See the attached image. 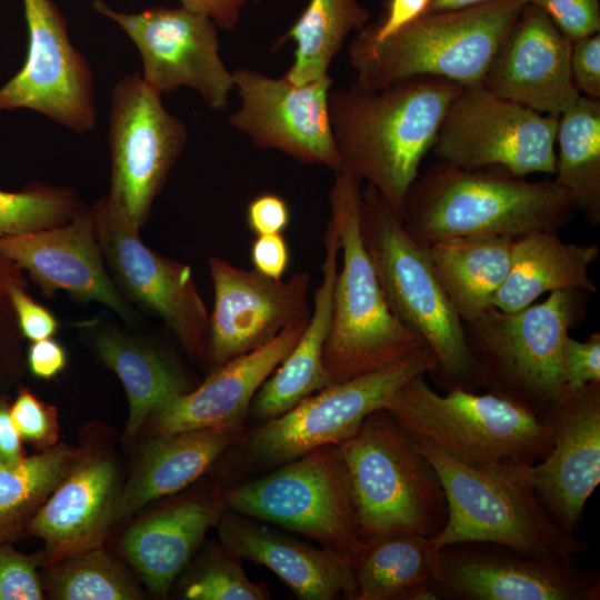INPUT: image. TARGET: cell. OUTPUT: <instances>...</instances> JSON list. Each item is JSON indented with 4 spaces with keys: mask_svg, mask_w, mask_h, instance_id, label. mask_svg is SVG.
<instances>
[{
    "mask_svg": "<svg viewBox=\"0 0 600 600\" xmlns=\"http://www.w3.org/2000/svg\"><path fill=\"white\" fill-rule=\"evenodd\" d=\"M574 212L554 180L532 182L437 161L409 188L401 219L412 239L429 247L461 236L559 230Z\"/></svg>",
    "mask_w": 600,
    "mask_h": 600,
    "instance_id": "cell-2",
    "label": "cell"
},
{
    "mask_svg": "<svg viewBox=\"0 0 600 600\" xmlns=\"http://www.w3.org/2000/svg\"><path fill=\"white\" fill-rule=\"evenodd\" d=\"M596 243L564 242L558 230H541L514 238L508 274L492 306L511 312L553 291L596 293L590 268L599 257Z\"/></svg>",
    "mask_w": 600,
    "mask_h": 600,
    "instance_id": "cell-30",
    "label": "cell"
},
{
    "mask_svg": "<svg viewBox=\"0 0 600 600\" xmlns=\"http://www.w3.org/2000/svg\"><path fill=\"white\" fill-rule=\"evenodd\" d=\"M513 241L510 236L476 234L428 247L434 273L462 322L493 307L510 268Z\"/></svg>",
    "mask_w": 600,
    "mask_h": 600,
    "instance_id": "cell-31",
    "label": "cell"
},
{
    "mask_svg": "<svg viewBox=\"0 0 600 600\" xmlns=\"http://www.w3.org/2000/svg\"><path fill=\"white\" fill-rule=\"evenodd\" d=\"M570 68L580 94L600 100V33L572 42Z\"/></svg>",
    "mask_w": 600,
    "mask_h": 600,
    "instance_id": "cell-44",
    "label": "cell"
},
{
    "mask_svg": "<svg viewBox=\"0 0 600 600\" xmlns=\"http://www.w3.org/2000/svg\"><path fill=\"white\" fill-rule=\"evenodd\" d=\"M431 0H388L380 21L366 24L362 34L373 41H382L422 16Z\"/></svg>",
    "mask_w": 600,
    "mask_h": 600,
    "instance_id": "cell-46",
    "label": "cell"
},
{
    "mask_svg": "<svg viewBox=\"0 0 600 600\" xmlns=\"http://www.w3.org/2000/svg\"><path fill=\"white\" fill-rule=\"evenodd\" d=\"M208 267L214 290L206 362L210 371L310 318L308 272L277 280L219 257H210Z\"/></svg>",
    "mask_w": 600,
    "mask_h": 600,
    "instance_id": "cell-19",
    "label": "cell"
},
{
    "mask_svg": "<svg viewBox=\"0 0 600 600\" xmlns=\"http://www.w3.org/2000/svg\"><path fill=\"white\" fill-rule=\"evenodd\" d=\"M338 447L361 540L399 533L434 538L440 533L448 518L440 478L386 409L370 413Z\"/></svg>",
    "mask_w": 600,
    "mask_h": 600,
    "instance_id": "cell-8",
    "label": "cell"
},
{
    "mask_svg": "<svg viewBox=\"0 0 600 600\" xmlns=\"http://www.w3.org/2000/svg\"><path fill=\"white\" fill-rule=\"evenodd\" d=\"M308 320L210 371L199 387L164 404L149 419L154 433L243 424L257 391L296 346Z\"/></svg>",
    "mask_w": 600,
    "mask_h": 600,
    "instance_id": "cell-23",
    "label": "cell"
},
{
    "mask_svg": "<svg viewBox=\"0 0 600 600\" xmlns=\"http://www.w3.org/2000/svg\"><path fill=\"white\" fill-rule=\"evenodd\" d=\"M10 416L22 440L42 451L57 446L59 440L57 408L43 402L30 390L19 391L10 406Z\"/></svg>",
    "mask_w": 600,
    "mask_h": 600,
    "instance_id": "cell-39",
    "label": "cell"
},
{
    "mask_svg": "<svg viewBox=\"0 0 600 600\" xmlns=\"http://www.w3.org/2000/svg\"><path fill=\"white\" fill-rule=\"evenodd\" d=\"M361 183L339 172L329 193L330 221L339 233L342 251L323 350L330 384L399 363L427 346L384 300L361 238Z\"/></svg>",
    "mask_w": 600,
    "mask_h": 600,
    "instance_id": "cell-6",
    "label": "cell"
},
{
    "mask_svg": "<svg viewBox=\"0 0 600 600\" xmlns=\"http://www.w3.org/2000/svg\"><path fill=\"white\" fill-rule=\"evenodd\" d=\"M528 2L540 8L572 42L600 31L598 0H528Z\"/></svg>",
    "mask_w": 600,
    "mask_h": 600,
    "instance_id": "cell-41",
    "label": "cell"
},
{
    "mask_svg": "<svg viewBox=\"0 0 600 600\" xmlns=\"http://www.w3.org/2000/svg\"><path fill=\"white\" fill-rule=\"evenodd\" d=\"M91 209L107 268L119 291L139 311L158 316L190 357L207 362L210 313L191 268L144 244L140 230L101 199Z\"/></svg>",
    "mask_w": 600,
    "mask_h": 600,
    "instance_id": "cell-14",
    "label": "cell"
},
{
    "mask_svg": "<svg viewBox=\"0 0 600 600\" xmlns=\"http://www.w3.org/2000/svg\"><path fill=\"white\" fill-rule=\"evenodd\" d=\"M432 588L439 600H599L600 574L577 561L460 542L437 549Z\"/></svg>",
    "mask_w": 600,
    "mask_h": 600,
    "instance_id": "cell-15",
    "label": "cell"
},
{
    "mask_svg": "<svg viewBox=\"0 0 600 600\" xmlns=\"http://www.w3.org/2000/svg\"><path fill=\"white\" fill-rule=\"evenodd\" d=\"M571 47L550 18L527 2L482 86L498 97L559 117L581 96L571 74Z\"/></svg>",
    "mask_w": 600,
    "mask_h": 600,
    "instance_id": "cell-22",
    "label": "cell"
},
{
    "mask_svg": "<svg viewBox=\"0 0 600 600\" xmlns=\"http://www.w3.org/2000/svg\"><path fill=\"white\" fill-rule=\"evenodd\" d=\"M322 279L313 296L308 323L288 356L257 391L250 410L260 421L277 418L302 400L328 387L323 350L332 313V298L341 250L339 233L329 220L323 237Z\"/></svg>",
    "mask_w": 600,
    "mask_h": 600,
    "instance_id": "cell-28",
    "label": "cell"
},
{
    "mask_svg": "<svg viewBox=\"0 0 600 600\" xmlns=\"http://www.w3.org/2000/svg\"><path fill=\"white\" fill-rule=\"evenodd\" d=\"M97 12L118 23L136 44L142 79L159 93L187 86L213 110H222L234 87L222 62L214 22L183 7H151L138 12L117 11L101 0Z\"/></svg>",
    "mask_w": 600,
    "mask_h": 600,
    "instance_id": "cell-16",
    "label": "cell"
},
{
    "mask_svg": "<svg viewBox=\"0 0 600 600\" xmlns=\"http://www.w3.org/2000/svg\"><path fill=\"white\" fill-rule=\"evenodd\" d=\"M27 363L36 378L51 380L66 369L68 353L53 338L32 341L27 351Z\"/></svg>",
    "mask_w": 600,
    "mask_h": 600,
    "instance_id": "cell-48",
    "label": "cell"
},
{
    "mask_svg": "<svg viewBox=\"0 0 600 600\" xmlns=\"http://www.w3.org/2000/svg\"><path fill=\"white\" fill-rule=\"evenodd\" d=\"M369 11L358 0H309L274 49L286 41L296 44L293 62L284 77L296 84L324 78L331 61L352 30H361Z\"/></svg>",
    "mask_w": 600,
    "mask_h": 600,
    "instance_id": "cell-34",
    "label": "cell"
},
{
    "mask_svg": "<svg viewBox=\"0 0 600 600\" xmlns=\"http://www.w3.org/2000/svg\"><path fill=\"white\" fill-rule=\"evenodd\" d=\"M0 256L27 271L46 296L63 291L76 301L103 304L131 328L140 324V311L109 273L91 207L60 226L0 237Z\"/></svg>",
    "mask_w": 600,
    "mask_h": 600,
    "instance_id": "cell-20",
    "label": "cell"
},
{
    "mask_svg": "<svg viewBox=\"0 0 600 600\" xmlns=\"http://www.w3.org/2000/svg\"><path fill=\"white\" fill-rule=\"evenodd\" d=\"M437 357L426 346L379 371L331 383L286 413L263 422L249 438L250 453L264 463H284L318 447L351 437L373 411L383 409L410 379L432 374Z\"/></svg>",
    "mask_w": 600,
    "mask_h": 600,
    "instance_id": "cell-13",
    "label": "cell"
},
{
    "mask_svg": "<svg viewBox=\"0 0 600 600\" xmlns=\"http://www.w3.org/2000/svg\"><path fill=\"white\" fill-rule=\"evenodd\" d=\"M77 327L98 359L123 384L128 436H134L156 411L191 390L180 364L154 339L101 318L82 320Z\"/></svg>",
    "mask_w": 600,
    "mask_h": 600,
    "instance_id": "cell-26",
    "label": "cell"
},
{
    "mask_svg": "<svg viewBox=\"0 0 600 600\" xmlns=\"http://www.w3.org/2000/svg\"><path fill=\"white\" fill-rule=\"evenodd\" d=\"M250 259L259 273L280 280L290 262V251L282 233L256 236L251 243Z\"/></svg>",
    "mask_w": 600,
    "mask_h": 600,
    "instance_id": "cell-47",
    "label": "cell"
},
{
    "mask_svg": "<svg viewBox=\"0 0 600 600\" xmlns=\"http://www.w3.org/2000/svg\"><path fill=\"white\" fill-rule=\"evenodd\" d=\"M227 510L221 491L177 501L129 528L121 540L123 554L147 588L164 597Z\"/></svg>",
    "mask_w": 600,
    "mask_h": 600,
    "instance_id": "cell-27",
    "label": "cell"
},
{
    "mask_svg": "<svg viewBox=\"0 0 600 600\" xmlns=\"http://www.w3.org/2000/svg\"><path fill=\"white\" fill-rule=\"evenodd\" d=\"M360 232L389 309L437 357L434 382L444 392L481 388L463 322L434 273L428 247L412 239L370 184L361 193Z\"/></svg>",
    "mask_w": 600,
    "mask_h": 600,
    "instance_id": "cell-3",
    "label": "cell"
},
{
    "mask_svg": "<svg viewBox=\"0 0 600 600\" xmlns=\"http://www.w3.org/2000/svg\"><path fill=\"white\" fill-rule=\"evenodd\" d=\"M187 139L184 123L167 111L161 93L139 73L123 76L111 93L110 184L100 198L106 207L140 230Z\"/></svg>",
    "mask_w": 600,
    "mask_h": 600,
    "instance_id": "cell-11",
    "label": "cell"
},
{
    "mask_svg": "<svg viewBox=\"0 0 600 600\" xmlns=\"http://www.w3.org/2000/svg\"><path fill=\"white\" fill-rule=\"evenodd\" d=\"M488 0H431L426 12L462 8Z\"/></svg>",
    "mask_w": 600,
    "mask_h": 600,
    "instance_id": "cell-52",
    "label": "cell"
},
{
    "mask_svg": "<svg viewBox=\"0 0 600 600\" xmlns=\"http://www.w3.org/2000/svg\"><path fill=\"white\" fill-rule=\"evenodd\" d=\"M189 573L182 594L189 600H268L267 586L249 579L242 558L219 542Z\"/></svg>",
    "mask_w": 600,
    "mask_h": 600,
    "instance_id": "cell-38",
    "label": "cell"
},
{
    "mask_svg": "<svg viewBox=\"0 0 600 600\" xmlns=\"http://www.w3.org/2000/svg\"><path fill=\"white\" fill-rule=\"evenodd\" d=\"M242 437L243 424L156 434L120 492L116 521L153 500L181 491Z\"/></svg>",
    "mask_w": 600,
    "mask_h": 600,
    "instance_id": "cell-29",
    "label": "cell"
},
{
    "mask_svg": "<svg viewBox=\"0 0 600 600\" xmlns=\"http://www.w3.org/2000/svg\"><path fill=\"white\" fill-rule=\"evenodd\" d=\"M43 588L60 600L142 599V592L102 546L51 562Z\"/></svg>",
    "mask_w": 600,
    "mask_h": 600,
    "instance_id": "cell-36",
    "label": "cell"
},
{
    "mask_svg": "<svg viewBox=\"0 0 600 600\" xmlns=\"http://www.w3.org/2000/svg\"><path fill=\"white\" fill-rule=\"evenodd\" d=\"M552 447L521 471L557 524L577 534L584 504L600 482V382L567 389L541 416Z\"/></svg>",
    "mask_w": 600,
    "mask_h": 600,
    "instance_id": "cell-21",
    "label": "cell"
},
{
    "mask_svg": "<svg viewBox=\"0 0 600 600\" xmlns=\"http://www.w3.org/2000/svg\"><path fill=\"white\" fill-rule=\"evenodd\" d=\"M558 117L498 97L482 84L461 86L438 131V161L467 170L502 167L513 177L556 171Z\"/></svg>",
    "mask_w": 600,
    "mask_h": 600,
    "instance_id": "cell-12",
    "label": "cell"
},
{
    "mask_svg": "<svg viewBox=\"0 0 600 600\" xmlns=\"http://www.w3.org/2000/svg\"><path fill=\"white\" fill-rule=\"evenodd\" d=\"M228 510L274 523L350 559L360 547L338 444L318 447L261 478L221 490Z\"/></svg>",
    "mask_w": 600,
    "mask_h": 600,
    "instance_id": "cell-10",
    "label": "cell"
},
{
    "mask_svg": "<svg viewBox=\"0 0 600 600\" xmlns=\"http://www.w3.org/2000/svg\"><path fill=\"white\" fill-rule=\"evenodd\" d=\"M554 182L591 227L600 223V100L580 96L557 123Z\"/></svg>",
    "mask_w": 600,
    "mask_h": 600,
    "instance_id": "cell-33",
    "label": "cell"
},
{
    "mask_svg": "<svg viewBox=\"0 0 600 600\" xmlns=\"http://www.w3.org/2000/svg\"><path fill=\"white\" fill-rule=\"evenodd\" d=\"M28 52L20 71L0 87V110L40 112L76 132L94 128L93 74L73 47L52 0H23Z\"/></svg>",
    "mask_w": 600,
    "mask_h": 600,
    "instance_id": "cell-17",
    "label": "cell"
},
{
    "mask_svg": "<svg viewBox=\"0 0 600 600\" xmlns=\"http://www.w3.org/2000/svg\"><path fill=\"white\" fill-rule=\"evenodd\" d=\"M590 293L553 291L517 311L489 308L463 322L481 388L541 417L567 387L561 353L569 331L583 318Z\"/></svg>",
    "mask_w": 600,
    "mask_h": 600,
    "instance_id": "cell-7",
    "label": "cell"
},
{
    "mask_svg": "<svg viewBox=\"0 0 600 600\" xmlns=\"http://www.w3.org/2000/svg\"><path fill=\"white\" fill-rule=\"evenodd\" d=\"M180 2L184 9L208 17L216 26L232 30L248 0H180Z\"/></svg>",
    "mask_w": 600,
    "mask_h": 600,
    "instance_id": "cell-49",
    "label": "cell"
},
{
    "mask_svg": "<svg viewBox=\"0 0 600 600\" xmlns=\"http://www.w3.org/2000/svg\"><path fill=\"white\" fill-rule=\"evenodd\" d=\"M232 77L241 106L228 119L231 127L248 134L258 148L326 166L334 174L341 171L329 117V76L296 84L284 76L270 78L242 67Z\"/></svg>",
    "mask_w": 600,
    "mask_h": 600,
    "instance_id": "cell-18",
    "label": "cell"
},
{
    "mask_svg": "<svg viewBox=\"0 0 600 600\" xmlns=\"http://www.w3.org/2000/svg\"><path fill=\"white\" fill-rule=\"evenodd\" d=\"M426 376L406 382L383 408L410 438L471 467L534 464L550 452L552 436L542 417L488 391L441 394Z\"/></svg>",
    "mask_w": 600,
    "mask_h": 600,
    "instance_id": "cell-9",
    "label": "cell"
},
{
    "mask_svg": "<svg viewBox=\"0 0 600 600\" xmlns=\"http://www.w3.org/2000/svg\"><path fill=\"white\" fill-rule=\"evenodd\" d=\"M18 270L8 281L7 293L14 311L21 336L30 342L53 338L60 324L57 317L37 302L26 290Z\"/></svg>",
    "mask_w": 600,
    "mask_h": 600,
    "instance_id": "cell-42",
    "label": "cell"
},
{
    "mask_svg": "<svg viewBox=\"0 0 600 600\" xmlns=\"http://www.w3.org/2000/svg\"><path fill=\"white\" fill-rule=\"evenodd\" d=\"M561 370L567 389L600 382V333L592 332L583 341L568 336L562 346Z\"/></svg>",
    "mask_w": 600,
    "mask_h": 600,
    "instance_id": "cell-43",
    "label": "cell"
},
{
    "mask_svg": "<svg viewBox=\"0 0 600 600\" xmlns=\"http://www.w3.org/2000/svg\"><path fill=\"white\" fill-rule=\"evenodd\" d=\"M436 552L432 538L419 533L361 540L351 559L356 600H439L432 588Z\"/></svg>",
    "mask_w": 600,
    "mask_h": 600,
    "instance_id": "cell-32",
    "label": "cell"
},
{
    "mask_svg": "<svg viewBox=\"0 0 600 600\" xmlns=\"http://www.w3.org/2000/svg\"><path fill=\"white\" fill-rule=\"evenodd\" d=\"M290 219L291 212L287 201L277 193H261L247 207V224L256 236L282 233L288 228Z\"/></svg>",
    "mask_w": 600,
    "mask_h": 600,
    "instance_id": "cell-45",
    "label": "cell"
},
{
    "mask_svg": "<svg viewBox=\"0 0 600 600\" xmlns=\"http://www.w3.org/2000/svg\"><path fill=\"white\" fill-rule=\"evenodd\" d=\"M84 207L68 187L33 183L18 192L0 190V237L67 223Z\"/></svg>",
    "mask_w": 600,
    "mask_h": 600,
    "instance_id": "cell-37",
    "label": "cell"
},
{
    "mask_svg": "<svg viewBox=\"0 0 600 600\" xmlns=\"http://www.w3.org/2000/svg\"><path fill=\"white\" fill-rule=\"evenodd\" d=\"M460 84L421 76L382 89L353 82L329 93L341 171L372 186L400 217Z\"/></svg>",
    "mask_w": 600,
    "mask_h": 600,
    "instance_id": "cell-1",
    "label": "cell"
},
{
    "mask_svg": "<svg viewBox=\"0 0 600 600\" xmlns=\"http://www.w3.org/2000/svg\"><path fill=\"white\" fill-rule=\"evenodd\" d=\"M414 449L436 469L443 487L448 518L432 538L436 549L460 542H484L534 559L577 561L588 544L561 529L524 478L521 463L471 467L421 439Z\"/></svg>",
    "mask_w": 600,
    "mask_h": 600,
    "instance_id": "cell-4",
    "label": "cell"
},
{
    "mask_svg": "<svg viewBox=\"0 0 600 600\" xmlns=\"http://www.w3.org/2000/svg\"><path fill=\"white\" fill-rule=\"evenodd\" d=\"M43 590L36 559L0 544V600H40Z\"/></svg>",
    "mask_w": 600,
    "mask_h": 600,
    "instance_id": "cell-40",
    "label": "cell"
},
{
    "mask_svg": "<svg viewBox=\"0 0 600 600\" xmlns=\"http://www.w3.org/2000/svg\"><path fill=\"white\" fill-rule=\"evenodd\" d=\"M528 0H488L424 12L393 36L373 41L358 32L349 47L357 82L382 89L412 77L482 84Z\"/></svg>",
    "mask_w": 600,
    "mask_h": 600,
    "instance_id": "cell-5",
    "label": "cell"
},
{
    "mask_svg": "<svg viewBox=\"0 0 600 600\" xmlns=\"http://www.w3.org/2000/svg\"><path fill=\"white\" fill-rule=\"evenodd\" d=\"M219 539L242 559L271 570L300 600H356L351 559L227 510Z\"/></svg>",
    "mask_w": 600,
    "mask_h": 600,
    "instance_id": "cell-25",
    "label": "cell"
},
{
    "mask_svg": "<svg viewBox=\"0 0 600 600\" xmlns=\"http://www.w3.org/2000/svg\"><path fill=\"white\" fill-rule=\"evenodd\" d=\"M24 458L22 439L12 422L10 406L0 397V464H16Z\"/></svg>",
    "mask_w": 600,
    "mask_h": 600,
    "instance_id": "cell-50",
    "label": "cell"
},
{
    "mask_svg": "<svg viewBox=\"0 0 600 600\" xmlns=\"http://www.w3.org/2000/svg\"><path fill=\"white\" fill-rule=\"evenodd\" d=\"M78 453L57 444L16 464H0V544L10 543L67 473Z\"/></svg>",
    "mask_w": 600,
    "mask_h": 600,
    "instance_id": "cell-35",
    "label": "cell"
},
{
    "mask_svg": "<svg viewBox=\"0 0 600 600\" xmlns=\"http://www.w3.org/2000/svg\"><path fill=\"white\" fill-rule=\"evenodd\" d=\"M20 270L11 261L0 256V332L7 330L8 314L13 312L7 293L10 278Z\"/></svg>",
    "mask_w": 600,
    "mask_h": 600,
    "instance_id": "cell-51",
    "label": "cell"
},
{
    "mask_svg": "<svg viewBox=\"0 0 600 600\" xmlns=\"http://www.w3.org/2000/svg\"><path fill=\"white\" fill-rule=\"evenodd\" d=\"M117 474L111 459L77 454L26 529L28 534L44 541L50 563L102 546L116 521L120 497Z\"/></svg>",
    "mask_w": 600,
    "mask_h": 600,
    "instance_id": "cell-24",
    "label": "cell"
}]
</instances>
